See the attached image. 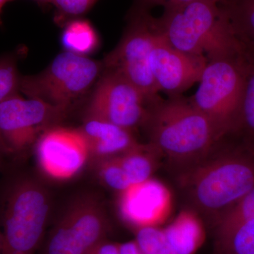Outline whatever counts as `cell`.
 Returning a JSON list of instances; mask_svg holds the SVG:
<instances>
[{"mask_svg": "<svg viewBox=\"0 0 254 254\" xmlns=\"http://www.w3.org/2000/svg\"><path fill=\"white\" fill-rule=\"evenodd\" d=\"M180 185L190 209L218 225L254 187V150L225 138L203 160L183 172Z\"/></svg>", "mask_w": 254, "mask_h": 254, "instance_id": "obj_1", "label": "cell"}, {"mask_svg": "<svg viewBox=\"0 0 254 254\" xmlns=\"http://www.w3.org/2000/svg\"><path fill=\"white\" fill-rule=\"evenodd\" d=\"M144 126L148 143L182 173L206 158L224 139L190 98L182 95L160 97L150 103Z\"/></svg>", "mask_w": 254, "mask_h": 254, "instance_id": "obj_2", "label": "cell"}, {"mask_svg": "<svg viewBox=\"0 0 254 254\" xmlns=\"http://www.w3.org/2000/svg\"><path fill=\"white\" fill-rule=\"evenodd\" d=\"M155 23L169 44L208 62L242 55L228 18L215 0H195L164 9Z\"/></svg>", "mask_w": 254, "mask_h": 254, "instance_id": "obj_3", "label": "cell"}, {"mask_svg": "<svg viewBox=\"0 0 254 254\" xmlns=\"http://www.w3.org/2000/svg\"><path fill=\"white\" fill-rule=\"evenodd\" d=\"M49 200L45 190L28 177L8 185L1 202L0 254H36L43 240Z\"/></svg>", "mask_w": 254, "mask_h": 254, "instance_id": "obj_4", "label": "cell"}, {"mask_svg": "<svg viewBox=\"0 0 254 254\" xmlns=\"http://www.w3.org/2000/svg\"><path fill=\"white\" fill-rule=\"evenodd\" d=\"M103 70L102 61L64 51L41 72L21 76L19 91L68 113L93 89Z\"/></svg>", "mask_w": 254, "mask_h": 254, "instance_id": "obj_5", "label": "cell"}, {"mask_svg": "<svg viewBox=\"0 0 254 254\" xmlns=\"http://www.w3.org/2000/svg\"><path fill=\"white\" fill-rule=\"evenodd\" d=\"M242 55L208 62L190 98L193 105L213 123L222 138L235 134L240 123L245 88Z\"/></svg>", "mask_w": 254, "mask_h": 254, "instance_id": "obj_6", "label": "cell"}, {"mask_svg": "<svg viewBox=\"0 0 254 254\" xmlns=\"http://www.w3.org/2000/svg\"><path fill=\"white\" fill-rule=\"evenodd\" d=\"M155 18L149 11L133 8L123 38L102 61L104 69L113 70L127 78L150 103L160 98L150 66L156 38Z\"/></svg>", "mask_w": 254, "mask_h": 254, "instance_id": "obj_7", "label": "cell"}, {"mask_svg": "<svg viewBox=\"0 0 254 254\" xmlns=\"http://www.w3.org/2000/svg\"><path fill=\"white\" fill-rule=\"evenodd\" d=\"M67 112L36 98L16 93L0 103V148L21 153L36 143L50 127L60 125Z\"/></svg>", "mask_w": 254, "mask_h": 254, "instance_id": "obj_8", "label": "cell"}, {"mask_svg": "<svg viewBox=\"0 0 254 254\" xmlns=\"http://www.w3.org/2000/svg\"><path fill=\"white\" fill-rule=\"evenodd\" d=\"M149 105L145 95L123 75L104 69L92 91L86 117L133 132L144 126Z\"/></svg>", "mask_w": 254, "mask_h": 254, "instance_id": "obj_9", "label": "cell"}, {"mask_svg": "<svg viewBox=\"0 0 254 254\" xmlns=\"http://www.w3.org/2000/svg\"><path fill=\"white\" fill-rule=\"evenodd\" d=\"M106 232V219L100 205L95 200H82L53 229L44 254H88L105 240Z\"/></svg>", "mask_w": 254, "mask_h": 254, "instance_id": "obj_10", "label": "cell"}, {"mask_svg": "<svg viewBox=\"0 0 254 254\" xmlns=\"http://www.w3.org/2000/svg\"><path fill=\"white\" fill-rule=\"evenodd\" d=\"M35 147L40 168L53 180L72 178L91 156L88 142L80 127L60 125L50 127L39 137Z\"/></svg>", "mask_w": 254, "mask_h": 254, "instance_id": "obj_11", "label": "cell"}, {"mask_svg": "<svg viewBox=\"0 0 254 254\" xmlns=\"http://www.w3.org/2000/svg\"><path fill=\"white\" fill-rule=\"evenodd\" d=\"M208 62L205 57L174 48L158 31L150 56V66L159 92L168 96L182 95L199 82Z\"/></svg>", "mask_w": 254, "mask_h": 254, "instance_id": "obj_12", "label": "cell"}, {"mask_svg": "<svg viewBox=\"0 0 254 254\" xmlns=\"http://www.w3.org/2000/svg\"><path fill=\"white\" fill-rule=\"evenodd\" d=\"M118 209L124 222L135 230L158 227L171 213L173 195L163 182L150 178L119 193Z\"/></svg>", "mask_w": 254, "mask_h": 254, "instance_id": "obj_13", "label": "cell"}, {"mask_svg": "<svg viewBox=\"0 0 254 254\" xmlns=\"http://www.w3.org/2000/svg\"><path fill=\"white\" fill-rule=\"evenodd\" d=\"M80 128L88 142L91 156L98 160L123 155L139 144L133 132L98 119L86 117Z\"/></svg>", "mask_w": 254, "mask_h": 254, "instance_id": "obj_14", "label": "cell"}, {"mask_svg": "<svg viewBox=\"0 0 254 254\" xmlns=\"http://www.w3.org/2000/svg\"><path fill=\"white\" fill-rule=\"evenodd\" d=\"M163 232L177 254H195L205 238L203 220L190 208L182 210Z\"/></svg>", "mask_w": 254, "mask_h": 254, "instance_id": "obj_15", "label": "cell"}, {"mask_svg": "<svg viewBox=\"0 0 254 254\" xmlns=\"http://www.w3.org/2000/svg\"><path fill=\"white\" fill-rule=\"evenodd\" d=\"M244 58L254 60V0H227L220 4Z\"/></svg>", "mask_w": 254, "mask_h": 254, "instance_id": "obj_16", "label": "cell"}, {"mask_svg": "<svg viewBox=\"0 0 254 254\" xmlns=\"http://www.w3.org/2000/svg\"><path fill=\"white\" fill-rule=\"evenodd\" d=\"M61 44L64 51L88 57L100 46V37L91 21L74 18L63 26Z\"/></svg>", "mask_w": 254, "mask_h": 254, "instance_id": "obj_17", "label": "cell"}, {"mask_svg": "<svg viewBox=\"0 0 254 254\" xmlns=\"http://www.w3.org/2000/svg\"><path fill=\"white\" fill-rule=\"evenodd\" d=\"M159 158L160 155L149 143H139L127 153L117 156L131 185L152 178Z\"/></svg>", "mask_w": 254, "mask_h": 254, "instance_id": "obj_18", "label": "cell"}, {"mask_svg": "<svg viewBox=\"0 0 254 254\" xmlns=\"http://www.w3.org/2000/svg\"><path fill=\"white\" fill-rule=\"evenodd\" d=\"M242 58L245 66L243 99L240 123L231 137L246 148L254 150V60Z\"/></svg>", "mask_w": 254, "mask_h": 254, "instance_id": "obj_19", "label": "cell"}, {"mask_svg": "<svg viewBox=\"0 0 254 254\" xmlns=\"http://www.w3.org/2000/svg\"><path fill=\"white\" fill-rule=\"evenodd\" d=\"M220 254H254V219L218 237Z\"/></svg>", "mask_w": 254, "mask_h": 254, "instance_id": "obj_20", "label": "cell"}, {"mask_svg": "<svg viewBox=\"0 0 254 254\" xmlns=\"http://www.w3.org/2000/svg\"><path fill=\"white\" fill-rule=\"evenodd\" d=\"M254 219V187L232 207L219 221L217 227L218 237L225 235L244 222Z\"/></svg>", "mask_w": 254, "mask_h": 254, "instance_id": "obj_21", "label": "cell"}, {"mask_svg": "<svg viewBox=\"0 0 254 254\" xmlns=\"http://www.w3.org/2000/svg\"><path fill=\"white\" fill-rule=\"evenodd\" d=\"M135 240L142 254H177L169 245L163 230L158 227L136 230Z\"/></svg>", "mask_w": 254, "mask_h": 254, "instance_id": "obj_22", "label": "cell"}, {"mask_svg": "<svg viewBox=\"0 0 254 254\" xmlns=\"http://www.w3.org/2000/svg\"><path fill=\"white\" fill-rule=\"evenodd\" d=\"M21 78L16 55L0 57V103L18 93Z\"/></svg>", "mask_w": 254, "mask_h": 254, "instance_id": "obj_23", "label": "cell"}, {"mask_svg": "<svg viewBox=\"0 0 254 254\" xmlns=\"http://www.w3.org/2000/svg\"><path fill=\"white\" fill-rule=\"evenodd\" d=\"M98 162V175L105 186L119 193L131 185L117 157Z\"/></svg>", "mask_w": 254, "mask_h": 254, "instance_id": "obj_24", "label": "cell"}, {"mask_svg": "<svg viewBox=\"0 0 254 254\" xmlns=\"http://www.w3.org/2000/svg\"><path fill=\"white\" fill-rule=\"evenodd\" d=\"M98 0H49L55 6V21L63 26L74 18H81L88 13Z\"/></svg>", "mask_w": 254, "mask_h": 254, "instance_id": "obj_25", "label": "cell"}, {"mask_svg": "<svg viewBox=\"0 0 254 254\" xmlns=\"http://www.w3.org/2000/svg\"><path fill=\"white\" fill-rule=\"evenodd\" d=\"M133 8L143 11H149L151 8L155 6H163L164 9L169 8L176 7L182 5L188 4L195 0H135ZM218 1L219 4L221 2V0H215Z\"/></svg>", "mask_w": 254, "mask_h": 254, "instance_id": "obj_26", "label": "cell"}, {"mask_svg": "<svg viewBox=\"0 0 254 254\" xmlns=\"http://www.w3.org/2000/svg\"><path fill=\"white\" fill-rule=\"evenodd\" d=\"M88 254H120L119 245L104 240L95 246Z\"/></svg>", "mask_w": 254, "mask_h": 254, "instance_id": "obj_27", "label": "cell"}, {"mask_svg": "<svg viewBox=\"0 0 254 254\" xmlns=\"http://www.w3.org/2000/svg\"><path fill=\"white\" fill-rule=\"evenodd\" d=\"M119 250L120 254H142L136 240L130 241L119 245Z\"/></svg>", "mask_w": 254, "mask_h": 254, "instance_id": "obj_28", "label": "cell"}, {"mask_svg": "<svg viewBox=\"0 0 254 254\" xmlns=\"http://www.w3.org/2000/svg\"><path fill=\"white\" fill-rule=\"evenodd\" d=\"M8 1H10V0H0V25H1V11H2L3 8H4V5L8 2Z\"/></svg>", "mask_w": 254, "mask_h": 254, "instance_id": "obj_29", "label": "cell"}, {"mask_svg": "<svg viewBox=\"0 0 254 254\" xmlns=\"http://www.w3.org/2000/svg\"><path fill=\"white\" fill-rule=\"evenodd\" d=\"M10 1H13V0H10ZM34 1H37V2L41 4H49V0H34Z\"/></svg>", "mask_w": 254, "mask_h": 254, "instance_id": "obj_30", "label": "cell"}, {"mask_svg": "<svg viewBox=\"0 0 254 254\" xmlns=\"http://www.w3.org/2000/svg\"><path fill=\"white\" fill-rule=\"evenodd\" d=\"M1 231L0 230V252H1Z\"/></svg>", "mask_w": 254, "mask_h": 254, "instance_id": "obj_31", "label": "cell"}, {"mask_svg": "<svg viewBox=\"0 0 254 254\" xmlns=\"http://www.w3.org/2000/svg\"><path fill=\"white\" fill-rule=\"evenodd\" d=\"M227 1V0H221V2L220 3V4H221V3L224 2V1Z\"/></svg>", "mask_w": 254, "mask_h": 254, "instance_id": "obj_32", "label": "cell"}, {"mask_svg": "<svg viewBox=\"0 0 254 254\" xmlns=\"http://www.w3.org/2000/svg\"><path fill=\"white\" fill-rule=\"evenodd\" d=\"M0 151H2V150L1 149V148H0Z\"/></svg>", "mask_w": 254, "mask_h": 254, "instance_id": "obj_33", "label": "cell"}]
</instances>
